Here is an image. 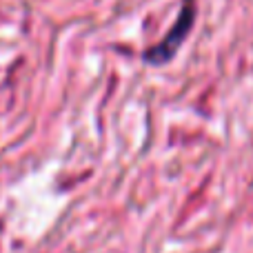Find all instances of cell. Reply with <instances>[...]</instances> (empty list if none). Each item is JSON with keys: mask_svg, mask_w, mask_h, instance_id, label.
Wrapping results in <instances>:
<instances>
[{"mask_svg": "<svg viewBox=\"0 0 253 253\" xmlns=\"http://www.w3.org/2000/svg\"><path fill=\"white\" fill-rule=\"evenodd\" d=\"M193 20H196V4H193L191 0H187L182 11H180V16H178V20H175V25L171 27L169 34H167V38L162 40V42H158L156 47L147 49L144 60L151 62V65H165V62H169L171 58L175 56L178 47L184 42L187 34L191 31Z\"/></svg>", "mask_w": 253, "mask_h": 253, "instance_id": "6da1fadb", "label": "cell"}]
</instances>
